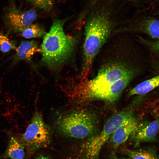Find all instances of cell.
I'll return each mask as SVG.
<instances>
[{
	"instance_id": "obj_1",
	"label": "cell",
	"mask_w": 159,
	"mask_h": 159,
	"mask_svg": "<svg viewBox=\"0 0 159 159\" xmlns=\"http://www.w3.org/2000/svg\"><path fill=\"white\" fill-rule=\"evenodd\" d=\"M95 8L86 14L82 69V75L84 76L89 71L96 56L114 32L115 26L109 9L104 6Z\"/></svg>"
},
{
	"instance_id": "obj_2",
	"label": "cell",
	"mask_w": 159,
	"mask_h": 159,
	"mask_svg": "<svg viewBox=\"0 0 159 159\" xmlns=\"http://www.w3.org/2000/svg\"><path fill=\"white\" fill-rule=\"evenodd\" d=\"M69 18L54 19L49 31L44 35L40 49L42 62L52 69L59 68L65 64L75 47L76 39L64 31V24Z\"/></svg>"
},
{
	"instance_id": "obj_3",
	"label": "cell",
	"mask_w": 159,
	"mask_h": 159,
	"mask_svg": "<svg viewBox=\"0 0 159 159\" xmlns=\"http://www.w3.org/2000/svg\"><path fill=\"white\" fill-rule=\"evenodd\" d=\"M57 126L62 135L80 139L88 137L92 134L95 123L94 117L90 113L83 110H74L61 116Z\"/></svg>"
},
{
	"instance_id": "obj_4",
	"label": "cell",
	"mask_w": 159,
	"mask_h": 159,
	"mask_svg": "<svg viewBox=\"0 0 159 159\" xmlns=\"http://www.w3.org/2000/svg\"><path fill=\"white\" fill-rule=\"evenodd\" d=\"M49 129L45 123L42 115L36 112L33 115L21 142L27 153H33L39 149L47 147L50 141Z\"/></svg>"
},
{
	"instance_id": "obj_5",
	"label": "cell",
	"mask_w": 159,
	"mask_h": 159,
	"mask_svg": "<svg viewBox=\"0 0 159 159\" xmlns=\"http://www.w3.org/2000/svg\"><path fill=\"white\" fill-rule=\"evenodd\" d=\"M127 62L116 60L103 65L96 76L79 87L86 89L100 88L108 86L121 79L135 69Z\"/></svg>"
},
{
	"instance_id": "obj_6",
	"label": "cell",
	"mask_w": 159,
	"mask_h": 159,
	"mask_svg": "<svg viewBox=\"0 0 159 159\" xmlns=\"http://www.w3.org/2000/svg\"><path fill=\"white\" fill-rule=\"evenodd\" d=\"M135 69L113 83L106 87L85 89L77 87L75 95L81 99L95 98L112 102L117 100L135 74Z\"/></svg>"
},
{
	"instance_id": "obj_7",
	"label": "cell",
	"mask_w": 159,
	"mask_h": 159,
	"mask_svg": "<svg viewBox=\"0 0 159 159\" xmlns=\"http://www.w3.org/2000/svg\"><path fill=\"white\" fill-rule=\"evenodd\" d=\"M37 11L33 9L23 11L16 6L11 0L4 16L9 33H21L32 24L37 18Z\"/></svg>"
},
{
	"instance_id": "obj_8",
	"label": "cell",
	"mask_w": 159,
	"mask_h": 159,
	"mask_svg": "<svg viewBox=\"0 0 159 159\" xmlns=\"http://www.w3.org/2000/svg\"><path fill=\"white\" fill-rule=\"evenodd\" d=\"M120 32L141 33L159 39V20L144 18L114 31L115 33Z\"/></svg>"
},
{
	"instance_id": "obj_9",
	"label": "cell",
	"mask_w": 159,
	"mask_h": 159,
	"mask_svg": "<svg viewBox=\"0 0 159 159\" xmlns=\"http://www.w3.org/2000/svg\"><path fill=\"white\" fill-rule=\"evenodd\" d=\"M139 125L133 116L123 123L110 138L113 148H117L125 143L137 129Z\"/></svg>"
},
{
	"instance_id": "obj_10",
	"label": "cell",
	"mask_w": 159,
	"mask_h": 159,
	"mask_svg": "<svg viewBox=\"0 0 159 159\" xmlns=\"http://www.w3.org/2000/svg\"><path fill=\"white\" fill-rule=\"evenodd\" d=\"M159 130V120L148 124L139 125L137 129L130 136L135 146H137L141 143L153 141Z\"/></svg>"
},
{
	"instance_id": "obj_11",
	"label": "cell",
	"mask_w": 159,
	"mask_h": 159,
	"mask_svg": "<svg viewBox=\"0 0 159 159\" xmlns=\"http://www.w3.org/2000/svg\"><path fill=\"white\" fill-rule=\"evenodd\" d=\"M16 51L13 57L14 64L21 60L29 62L36 52L40 51L37 42L33 40L22 41Z\"/></svg>"
},
{
	"instance_id": "obj_12",
	"label": "cell",
	"mask_w": 159,
	"mask_h": 159,
	"mask_svg": "<svg viewBox=\"0 0 159 159\" xmlns=\"http://www.w3.org/2000/svg\"><path fill=\"white\" fill-rule=\"evenodd\" d=\"M26 4L38 13L52 12L57 8L58 6L64 0H24Z\"/></svg>"
},
{
	"instance_id": "obj_13",
	"label": "cell",
	"mask_w": 159,
	"mask_h": 159,
	"mask_svg": "<svg viewBox=\"0 0 159 159\" xmlns=\"http://www.w3.org/2000/svg\"><path fill=\"white\" fill-rule=\"evenodd\" d=\"M24 148L20 141L14 137H11L4 156L11 159H23L25 155Z\"/></svg>"
},
{
	"instance_id": "obj_14",
	"label": "cell",
	"mask_w": 159,
	"mask_h": 159,
	"mask_svg": "<svg viewBox=\"0 0 159 159\" xmlns=\"http://www.w3.org/2000/svg\"><path fill=\"white\" fill-rule=\"evenodd\" d=\"M159 86V74L139 83L131 90L130 95H143Z\"/></svg>"
},
{
	"instance_id": "obj_15",
	"label": "cell",
	"mask_w": 159,
	"mask_h": 159,
	"mask_svg": "<svg viewBox=\"0 0 159 159\" xmlns=\"http://www.w3.org/2000/svg\"><path fill=\"white\" fill-rule=\"evenodd\" d=\"M122 152L130 159H158L156 154L151 151L124 149Z\"/></svg>"
},
{
	"instance_id": "obj_16",
	"label": "cell",
	"mask_w": 159,
	"mask_h": 159,
	"mask_svg": "<svg viewBox=\"0 0 159 159\" xmlns=\"http://www.w3.org/2000/svg\"><path fill=\"white\" fill-rule=\"evenodd\" d=\"M20 33L23 37L30 39L41 37L46 32L44 29L37 24H32Z\"/></svg>"
},
{
	"instance_id": "obj_17",
	"label": "cell",
	"mask_w": 159,
	"mask_h": 159,
	"mask_svg": "<svg viewBox=\"0 0 159 159\" xmlns=\"http://www.w3.org/2000/svg\"><path fill=\"white\" fill-rule=\"evenodd\" d=\"M15 42L10 39L7 34L0 33V51L6 53L12 49L16 50Z\"/></svg>"
},
{
	"instance_id": "obj_18",
	"label": "cell",
	"mask_w": 159,
	"mask_h": 159,
	"mask_svg": "<svg viewBox=\"0 0 159 159\" xmlns=\"http://www.w3.org/2000/svg\"><path fill=\"white\" fill-rule=\"evenodd\" d=\"M137 37L139 41L145 46L151 53L159 57V39L152 40L140 36Z\"/></svg>"
},
{
	"instance_id": "obj_19",
	"label": "cell",
	"mask_w": 159,
	"mask_h": 159,
	"mask_svg": "<svg viewBox=\"0 0 159 159\" xmlns=\"http://www.w3.org/2000/svg\"><path fill=\"white\" fill-rule=\"evenodd\" d=\"M83 1H87V3L84 6V8L83 10V11L87 12L90 10L95 5L97 4V3L100 0H80ZM131 1H135V0H128Z\"/></svg>"
},
{
	"instance_id": "obj_20",
	"label": "cell",
	"mask_w": 159,
	"mask_h": 159,
	"mask_svg": "<svg viewBox=\"0 0 159 159\" xmlns=\"http://www.w3.org/2000/svg\"><path fill=\"white\" fill-rule=\"evenodd\" d=\"M109 159H130L128 158H122L117 157L115 154H112Z\"/></svg>"
},
{
	"instance_id": "obj_21",
	"label": "cell",
	"mask_w": 159,
	"mask_h": 159,
	"mask_svg": "<svg viewBox=\"0 0 159 159\" xmlns=\"http://www.w3.org/2000/svg\"><path fill=\"white\" fill-rule=\"evenodd\" d=\"M36 159H52L51 158L47 156L43 155H40Z\"/></svg>"
},
{
	"instance_id": "obj_22",
	"label": "cell",
	"mask_w": 159,
	"mask_h": 159,
	"mask_svg": "<svg viewBox=\"0 0 159 159\" xmlns=\"http://www.w3.org/2000/svg\"><path fill=\"white\" fill-rule=\"evenodd\" d=\"M153 65L155 67H156L158 69H159V62H155Z\"/></svg>"
}]
</instances>
